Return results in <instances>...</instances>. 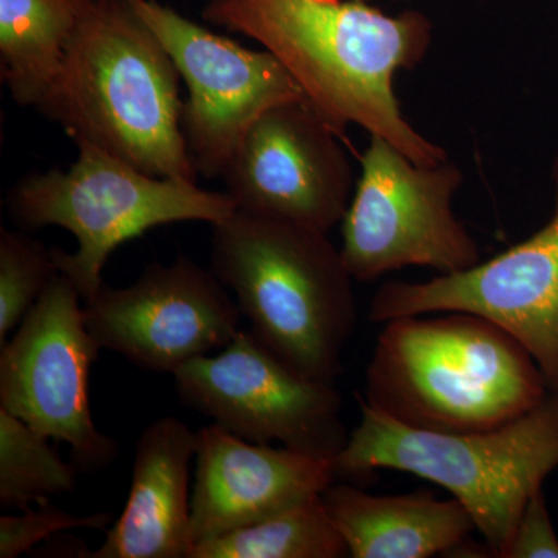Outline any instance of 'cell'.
<instances>
[{"label":"cell","instance_id":"6da1fadb","mask_svg":"<svg viewBox=\"0 0 558 558\" xmlns=\"http://www.w3.org/2000/svg\"><path fill=\"white\" fill-rule=\"evenodd\" d=\"M202 17L274 53L340 137L355 124L414 163L449 159L403 117L395 90L398 72L416 68L432 46L425 14H387L366 0H207Z\"/></svg>","mask_w":558,"mask_h":558},{"label":"cell","instance_id":"7a4b0ae2","mask_svg":"<svg viewBox=\"0 0 558 558\" xmlns=\"http://www.w3.org/2000/svg\"><path fill=\"white\" fill-rule=\"evenodd\" d=\"M366 368L369 407L409 427L480 432L539 405L550 388L508 330L469 312L389 319Z\"/></svg>","mask_w":558,"mask_h":558},{"label":"cell","instance_id":"3957f363","mask_svg":"<svg viewBox=\"0 0 558 558\" xmlns=\"http://www.w3.org/2000/svg\"><path fill=\"white\" fill-rule=\"evenodd\" d=\"M179 72L128 0H97L38 110L146 174L197 182L182 131Z\"/></svg>","mask_w":558,"mask_h":558},{"label":"cell","instance_id":"277c9868","mask_svg":"<svg viewBox=\"0 0 558 558\" xmlns=\"http://www.w3.org/2000/svg\"><path fill=\"white\" fill-rule=\"evenodd\" d=\"M211 227L213 274L253 336L303 376L336 381L357 304L329 234L238 209Z\"/></svg>","mask_w":558,"mask_h":558},{"label":"cell","instance_id":"5b68a950","mask_svg":"<svg viewBox=\"0 0 558 558\" xmlns=\"http://www.w3.org/2000/svg\"><path fill=\"white\" fill-rule=\"evenodd\" d=\"M360 422L337 476L398 470L446 488L472 517L492 557L508 545L529 499L558 468V391L523 416L480 432L413 428L359 396Z\"/></svg>","mask_w":558,"mask_h":558},{"label":"cell","instance_id":"8992f818","mask_svg":"<svg viewBox=\"0 0 558 558\" xmlns=\"http://www.w3.org/2000/svg\"><path fill=\"white\" fill-rule=\"evenodd\" d=\"M69 170L32 172L9 190L5 207L20 230L60 227L75 236V253L53 250L58 270L72 279L81 299L101 288L102 269L124 242L175 222H222L236 213L229 194L191 180L146 174L108 150L76 142Z\"/></svg>","mask_w":558,"mask_h":558},{"label":"cell","instance_id":"52a82bcc","mask_svg":"<svg viewBox=\"0 0 558 558\" xmlns=\"http://www.w3.org/2000/svg\"><path fill=\"white\" fill-rule=\"evenodd\" d=\"M462 180L449 159L417 165L388 140L369 135L340 222L341 258L354 281L409 267L453 274L478 264V242L453 211Z\"/></svg>","mask_w":558,"mask_h":558},{"label":"cell","instance_id":"ba28073f","mask_svg":"<svg viewBox=\"0 0 558 558\" xmlns=\"http://www.w3.org/2000/svg\"><path fill=\"white\" fill-rule=\"evenodd\" d=\"M100 351L80 290L61 271L0 347V409L69 446L80 472L108 468L120 449L92 417L90 369Z\"/></svg>","mask_w":558,"mask_h":558},{"label":"cell","instance_id":"9c48e42d","mask_svg":"<svg viewBox=\"0 0 558 558\" xmlns=\"http://www.w3.org/2000/svg\"><path fill=\"white\" fill-rule=\"evenodd\" d=\"M172 376L185 405L250 442H278L333 461L347 446L343 400L333 381L290 368L250 329Z\"/></svg>","mask_w":558,"mask_h":558},{"label":"cell","instance_id":"30bf717a","mask_svg":"<svg viewBox=\"0 0 558 558\" xmlns=\"http://www.w3.org/2000/svg\"><path fill=\"white\" fill-rule=\"evenodd\" d=\"M174 61L189 97L182 131L199 174L220 178L245 134L267 110L306 100L295 78L269 50L256 51L159 0H128Z\"/></svg>","mask_w":558,"mask_h":558},{"label":"cell","instance_id":"8fae6325","mask_svg":"<svg viewBox=\"0 0 558 558\" xmlns=\"http://www.w3.org/2000/svg\"><path fill=\"white\" fill-rule=\"evenodd\" d=\"M554 211L526 241L488 260L428 281H388L371 300L369 319L469 312L490 319L523 344L549 388L558 380V157Z\"/></svg>","mask_w":558,"mask_h":558},{"label":"cell","instance_id":"7c38bea8","mask_svg":"<svg viewBox=\"0 0 558 558\" xmlns=\"http://www.w3.org/2000/svg\"><path fill=\"white\" fill-rule=\"evenodd\" d=\"M83 307L98 347L150 373L174 374L226 348L242 329L226 286L185 255L149 264L128 288L102 282Z\"/></svg>","mask_w":558,"mask_h":558},{"label":"cell","instance_id":"4fadbf2b","mask_svg":"<svg viewBox=\"0 0 558 558\" xmlns=\"http://www.w3.org/2000/svg\"><path fill=\"white\" fill-rule=\"evenodd\" d=\"M340 135L306 100L267 110L220 175L238 211L328 233L355 182Z\"/></svg>","mask_w":558,"mask_h":558},{"label":"cell","instance_id":"5bb4252c","mask_svg":"<svg viewBox=\"0 0 558 558\" xmlns=\"http://www.w3.org/2000/svg\"><path fill=\"white\" fill-rule=\"evenodd\" d=\"M191 488V548L322 495L333 459L255 444L218 424L199 429Z\"/></svg>","mask_w":558,"mask_h":558},{"label":"cell","instance_id":"9a60e30c","mask_svg":"<svg viewBox=\"0 0 558 558\" xmlns=\"http://www.w3.org/2000/svg\"><path fill=\"white\" fill-rule=\"evenodd\" d=\"M199 432L163 416L140 435L130 495L89 558H189L191 549V464Z\"/></svg>","mask_w":558,"mask_h":558},{"label":"cell","instance_id":"2e32d148","mask_svg":"<svg viewBox=\"0 0 558 558\" xmlns=\"http://www.w3.org/2000/svg\"><path fill=\"white\" fill-rule=\"evenodd\" d=\"M322 499L352 558H429L457 553L475 523L458 499L428 492L373 495L329 484Z\"/></svg>","mask_w":558,"mask_h":558},{"label":"cell","instance_id":"e0dca14e","mask_svg":"<svg viewBox=\"0 0 558 558\" xmlns=\"http://www.w3.org/2000/svg\"><path fill=\"white\" fill-rule=\"evenodd\" d=\"M97 0H0V75L11 98L38 109L70 39Z\"/></svg>","mask_w":558,"mask_h":558},{"label":"cell","instance_id":"ac0fdd59","mask_svg":"<svg viewBox=\"0 0 558 558\" xmlns=\"http://www.w3.org/2000/svg\"><path fill=\"white\" fill-rule=\"evenodd\" d=\"M348 548L322 495L250 526L205 539L189 558H340Z\"/></svg>","mask_w":558,"mask_h":558},{"label":"cell","instance_id":"d6986e66","mask_svg":"<svg viewBox=\"0 0 558 558\" xmlns=\"http://www.w3.org/2000/svg\"><path fill=\"white\" fill-rule=\"evenodd\" d=\"M50 438L0 409V505L28 509L33 502L75 490L80 470L60 457Z\"/></svg>","mask_w":558,"mask_h":558},{"label":"cell","instance_id":"ffe728a7","mask_svg":"<svg viewBox=\"0 0 558 558\" xmlns=\"http://www.w3.org/2000/svg\"><path fill=\"white\" fill-rule=\"evenodd\" d=\"M53 250L24 230L0 229V347L58 275Z\"/></svg>","mask_w":558,"mask_h":558},{"label":"cell","instance_id":"44dd1931","mask_svg":"<svg viewBox=\"0 0 558 558\" xmlns=\"http://www.w3.org/2000/svg\"><path fill=\"white\" fill-rule=\"evenodd\" d=\"M49 502H43L36 510L25 509L22 515L0 517V558L24 556L44 539L64 531L108 529L113 523L110 512L78 517Z\"/></svg>","mask_w":558,"mask_h":558},{"label":"cell","instance_id":"7402d4cb","mask_svg":"<svg viewBox=\"0 0 558 558\" xmlns=\"http://www.w3.org/2000/svg\"><path fill=\"white\" fill-rule=\"evenodd\" d=\"M499 558H558V535L543 488L529 499Z\"/></svg>","mask_w":558,"mask_h":558},{"label":"cell","instance_id":"603a6c76","mask_svg":"<svg viewBox=\"0 0 558 558\" xmlns=\"http://www.w3.org/2000/svg\"><path fill=\"white\" fill-rule=\"evenodd\" d=\"M554 391H558V380L556 387H554Z\"/></svg>","mask_w":558,"mask_h":558},{"label":"cell","instance_id":"cb8c5ba5","mask_svg":"<svg viewBox=\"0 0 558 558\" xmlns=\"http://www.w3.org/2000/svg\"><path fill=\"white\" fill-rule=\"evenodd\" d=\"M366 2H368V0H366Z\"/></svg>","mask_w":558,"mask_h":558}]
</instances>
